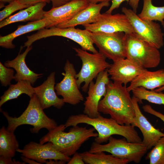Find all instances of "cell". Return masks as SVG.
Returning <instances> with one entry per match:
<instances>
[{"instance_id": "obj_25", "label": "cell", "mask_w": 164, "mask_h": 164, "mask_svg": "<svg viewBox=\"0 0 164 164\" xmlns=\"http://www.w3.org/2000/svg\"><path fill=\"white\" fill-rule=\"evenodd\" d=\"M32 84L29 81L21 80L15 84H11L8 89L5 91L0 97V107L7 101L18 97L25 94L30 97L35 94V91Z\"/></svg>"}, {"instance_id": "obj_39", "label": "cell", "mask_w": 164, "mask_h": 164, "mask_svg": "<svg viewBox=\"0 0 164 164\" xmlns=\"http://www.w3.org/2000/svg\"><path fill=\"white\" fill-rule=\"evenodd\" d=\"M67 162L66 161L62 160L50 159L47 160L46 163V164H64Z\"/></svg>"}, {"instance_id": "obj_7", "label": "cell", "mask_w": 164, "mask_h": 164, "mask_svg": "<svg viewBox=\"0 0 164 164\" xmlns=\"http://www.w3.org/2000/svg\"><path fill=\"white\" fill-rule=\"evenodd\" d=\"M73 49L82 62L81 69L76 75L77 84L80 89L81 84L84 82L82 89L85 92L93 79L96 78L100 73L108 69L111 64L106 61V57L99 52L91 53L82 49Z\"/></svg>"}, {"instance_id": "obj_32", "label": "cell", "mask_w": 164, "mask_h": 164, "mask_svg": "<svg viewBox=\"0 0 164 164\" xmlns=\"http://www.w3.org/2000/svg\"><path fill=\"white\" fill-rule=\"evenodd\" d=\"M140 0H112V4L109 9L105 13L111 14L113 11L119 7L124 2L126 1L132 8V10L135 13L137 12Z\"/></svg>"}, {"instance_id": "obj_3", "label": "cell", "mask_w": 164, "mask_h": 164, "mask_svg": "<svg viewBox=\"0 0 164 164\" xmlns=\"http://www.w3.org/2000/svg\"><path fill=\"white\" fill-rule=\"evenodd\" d=\"M66 128L65 124L57 125L39 140V143L52 142L54 147L63 154L70 157L75 153L82 145L90 138L98 136V133L93 128L72 126L69 131L64 132Z\"/></svg>"}, {"instance_id": "obj_19", "label": "cell", "mask_w": 164, "mask_h": 164, "mask_svg": "<svg viewBox=\"0 0 164 164\" xmlns=\"http://www.w3.org/2000/svg\"><path fill=\"white\" fill-rule=\"evenodd\" d=\"M109 2L99 4L90 3L89 5L80 12L70 20L58 24L56 27L60 28L75 27L79 25L93 23L96 22L101 14V9L110 5Z\"/></svg>"}, {"instance_id": "obj_18", "label": "cell", "mask_w": 164, "mask_h": 164, "mask_svg": "<svg viewBox=\"0 0 164 164\" xmlns=\"http://www.w3.org/2000/svg\"><path fill=\"white\" fill-rule=\"evenodd\" d=\"M55 72H52L42 84L34 87L35 94L43 110L52 106L60 109L65 103L55 91Z\"/></svg>"}, {"instance_id": "obj_42", "label": "cell", "mask_w": 164, "mask_h": 164, "mask_svg": "<svg viewBox=\"0 0 164 164\" xmlns=\"http://www.w3.org/2000/svg\"><path fill=\"white\" fill-rule=\"evenodd\" d=\"M14 0H0V1L2 2L9 3H10Z\"/></svg>"}, {"instance_id": "obj_14", "label": "cell", "mask_w": 164, "mask_h": 164, "mask_svg": "<svg viewBox=\"0 0 164 164\" xmlns=\"http://www.w3.org/2000/svg\"><path fill=\"white\" fill-rule=\"evenodd\" d=\"M16 152L41 164L46 163L50 159L64 160L68 162L71 159L57 150L50 142L42 144L32 141L25 145L22 149H17Z\"/></svg>"}, {"instance_id": "obj_20", "label": "cell", "mask_w": 164, "mask_h": 164, "mask_svg": "<svg viewBox=\"0 0 164 164\" xmlns=\"http://www.w3.org/2000/svg\"><path fill=\"white\" fill-rule=\"evenodd\" d=\"M32 46L27 47L22 54L19 53L13 60L6 61L4 65L9 68H12L16 71L14 80L16 81L26 80L33 85L37 80L41 77L43 74H37L30 70L27 66L25 59L29 52L32 49Z\"/></svg>"}, {"instance_id": "obj_4", "label": "cell", "mask_w": 164, "mask_h": 164, "mask_svg": "<svg viewBox=\"0 0 164 164\" xmlns=\"http://www.w3.org/2000/svg\"><path fill=\"white\" fill-rule=\"evenodd\" d=\"M43 110L35 94L30 97L26 109L19 117L10 116L6 111H3L2 113L7 121L8 125L6 128L8 130L14 132L20 125H28L33 127L30 129V132L37 134L42 129L46 128L49 131L58 125L56 121L47 116Z\"/></svg>"}, {"instance_id": "obj_11", "label": "cell", "mask_w": 164, "mask_h": 164, "mask_svg": "<svg viewBox=\"0 0 164 164\" xmlns=\"http://www.w3.org/2000/svg\"><path fill=\"white\" fill-rule=\"evenodd\" d=\"M83 26L85 29L93 32H121L125 34L135 33L132 26L124 14H101L96 22Z\"/></svg>"}, {"instance_id": "obj_8", "label": "cell", "mask_w": 164, "mask_h": 164, "mask_svg": "<svg viewBox=\"0 0 164 164\" xmlns=\"http://www.w3.org/2000/svg\"><path fill=\"white\" fill-rule=\"evenodd\" d=\"M91 33L86 29L82 30L75 27L45 28L38 30L35 34L27 36V40L24 44L26 46H30L34 42L41 39L51 36H60L73 40L80 45L84 50L93 53H97L98 52L94 46Z\"/></svg>"}, {"instance_id": "obj_22", "label": "cell", "mask_w": 164, "mask_h": 164, "mask_svg": "<svg viewBox=\"0 0 164 164\" xmlns=\"http://www.w3.org/2000/svg\"><path fill=\"white\" fill-rule=\"evenodd\" d=\"M51 27V23L47 19L29 22L25 25H19L13 32L7 35L0 37V46L7 49H13L15 46L12 41L16 38L31 32Z\"/></svg>"}, {"instance_id": "obj_30", "label": "cell", "mask_w": 164, "mask_h": 164, "mask_svg": "<svg viewBox=\"0 0 164 164\" xmlns=\"http://www.w3.org/2000/svg\"><path fill=\"white\" fill-rule=\"evenodd\" d=\"M28 7L27 5L22 4L16 0L11 2L0 12V21L10 16L11 14L16 11Z\"/></svg>"}, {"instance_id": "obj_13", "label": "cell", "mask_w": 164, "mask_h": 164, "mask_svg": "<svg viewBox=\"0 0 164 164\" xmlns=\"http://www.w3.org/2000/svg\"><path fill=\"white\" fill-rule=\"evenodd\" d=\"M109 76L107 69L103 71L98 74L95 83L92 81L89 85L88 96L84 103L83 113L90 118H96L101 115L98 111V104L106 93L107 86L110 81Z\"/></svg>"}, {"instance_id": "obj_21", "label": "cell", "mask_w": 164, "mask_h": 164, "mask_svg": "<svg viewBox=\"0 0 164 164\" xmlns=\"http://www.w3.org/2000/svg\"><path fill=\"white\" fill-rule=\"evenodd\" d=\"M164 85V69L154 71L146 69L131 82L127 88L129 92L139 87L152 91Z\"/></svg>"}, {"instance_id": "obj_10", "label": "cell", "mask_w": 164, "mask_h": 164, "mask_svg": "<svg viewBox=\"0 0 164 164\" xmlns=\"http://www.w3.org/2000/svg\"><path fill=\"white\" fill-rule=\"evenodd\" d=\"M91 36L99 52L106 58L113 62L126 58V39L124 32H91Z\"/></svg>"}, {"instance_id": "obj_15", "label": "cell", "mask_w": 164, "mask_h": 164, "mask_svg": "<svg viewBox=\"0 0 164 164\" xmlns=\"http://www.w3.org/2000/svg\"><path fill=\"white\" fill-rule=\"evenodd\" d=\"M146 69L126 58L114 61L107 70L113 82L126 86Z\"/></svg>"}, {"instance_id": "obj_40", "label": "cell", "mask_w": 164, "mask_h": 164, "mask_svg": "<svg viewBox=\"0 0 164 164\" xmlns=\"http://www.w3.org/2000/svg\"><path fill=\"white\" fill-rule=\"evenodd\" d=\"M90 3H97L99 2H109L112 0H87Z\"/></svg>"}, {"instance_id": "obj_1", "label": "cell", "mask_w": 164, "mask_h": 164, "mask_svg": "<svg viewBox=\"0 0 164 164\" xmlns=\"http://www.w3.org/2000/svg\"><path fill=\"white\" fill-rule=\"evenodd\" d=\"M98 111L121 125H131L135 116L134 106L126 86L110 80L106 93L100 101Z\"/></svg>"}, {"instance_id": "obj_29", "label": "cell", "mask_w": 164, "mask_h": 164, "mask_svg": "<svg viewBox=\"0 0 164 164\" xmlns=\"http://www.w3.org/2000/svg\"><path fill=\"white\" fill-rule=\"evenodd\" d=\"M145 159L149 160L150 164H164V136L159 140Z\"/></svg>"}, {"instance_id": "obj_35", "label": "cell", "mask_w": 164, "mask_h": 164, "mask_svg": "<svg viewBox=\"0 0 164 164\" xmlns=\"http://www.w3.org/2000/svg\"><path fill=\"white\" fill-rule=\"evenodd\" d=\"M20 3L27 5L28 7L42 2L49 3L50 0H16Z\"/></svg>"}, {"instance_id": "obj_16", "label": "cell", "mask_w": 164, "mask_h": 164, "mask_svg": "<svg viewBox=\"0 0 164 164\" xmlns=\"http://www.w3.org/2000/svg\"><path fill=\"white\" fill-rule=\"evenodd\" d=\"M132 99L135 116L131 125L140 130L143 137L142 142L148 150L150 149L161 138L164 136V133L153 126L142 113L139 107L138 99L133 96Z\"/></svg>"}, {"instance_id": "obj_38", "label": "cell", "mask_w": 164, "mask_h": 164, "mask_svg": "<svg viewBox=\"0 0 164 164\" xmlns=\"http://www.w3.org/2000/svg\"><path fill=\"white\" fill-rule=\"evenodd\" d=\"M21 159L22 161L26 163L29 164H41L40 163L31 159L22 156H21Z\"/></svg>"}, {"instance_id": "obj_6", "label": "cell", "mask_w": 164, "mask_h": 164, "mask_svg": "<svg viewBox=\"0 0 164 164\" xmlns=\"http://www.w3.org/2000/svg\"><path fill=\"white\" fill-rule=\"evenodd\" d=\"M125 34L126 58L145 69L158 66L161 60L158 49L140 39L135 33Z\"/></svg>"}, {"instance_id": "obj_34", "label": "cell", "mask_w": 164, "mask_h": 164, "mask_svg": "<svg viewBox=\"0 0 164 164\" xmlns=\"http://www.w3.org/2000/svg\"><path fill=\"white\" fill-rule=\"evenodd\" d=\"M85 163L79 153L77 152L73 155L67 164H84Z\"/></svg>"}, {"instance_id": "obj_33", "label": "cell", "mask_w": 164, "mask_h": 164, "mask_svg": "<svg viewBox=\"0 0 164 164\" xmlns=\"http://www.w3.org/2000/svg\"><path fill=\"white\" fill-rule=\"evenodd\" d=\"M142 108L145 112L159 118L164 122V114L155 110L150 105H144L142 106Z\"/></svg>"}, {"instance_id": "obj_43", "label": "cell", "mask_w": 164, "mask_h": 164, "mask_svg": "<svg viewBox=\"0 0 164 164\" xmlns=\"http://www.w3.org/2000/svg\"><path fill=\"white\" fill-rule=\"evenodd\" d=\"M164 28V24L162 25Z\"/></svg>"}, {"instance_id": "obj_9", "label": "cell", "mask_w": 164, "mask_h": 164, "mask_svg": "<svg viewBox=\"0 0 164 164\" xmlns=\"http://www.w3.org/2000/svg\"><path fill=\"white\" fill-rule=\"evenodd\" d=\"M121 11L140 39L158 49L163 46L164 34L159 23L154 21L142 20L132 9L125 7L122 8Z\"/></svg>"}, {"instance_id": "obj_31", "label": "cell", "mask_w": 164, "mask_h": 164, "mask_svg": "<svg viewBox=\"0 0 164 164\" xmlns=\"http://www.w3.org/2000/svg\"><path fill=\"white\" fill-rule=\"evenodd\" d=\"M14 70L7 67L0 62V80L2 86L6 87L11 85V81L15 79Z\"/></svg>"}, {"instance_id": "obj_24", "label": "cell", "mask_w": 164, "mask_h": 164, "mask_svg": "<svg viewBox=\"0 0 164 164\" xmlns=\"http://www.w3.org/2000/svg\"><path fill=\"white\" fill-rule=\"evenodd\" d=\"M19 144L14 132L3 126L0 129V156L13 158L15 155Z\"/></svg>"}, {"instance_id": "obj_37", "label": "cell", "mask_w": 164, "mask_h": 164, "mask_svg": "<svg viewBox=\"0 0 164 164\" xmlns=\"http://www.w3.org/2000/svg\"><path fill=\"white\" fill-rule=\"evenodd\" d=\"M12 158L0 156V164H14V159H12Z\"/></svg>"}, {"instance_id": "obj_2", "label": "cell", "mask_w": 164, "mask_h": 164, "mask_svg": "<svg viewBox=\"0 0 164 164\" xmlns=\"http://www.w3.org/2000/svg\"><path fill=\"white\" fill-rule=\"evenodd\" d=\"M80 124H86L93 126L97 132L98 135L95 142L101 144L106 142L113 135H118L132 142H141L142 140L135 127L131 125H121L111 118H104L101 115L91 118L84 114L72 115L69 117L65 124L67 128Z\"/></svg>"}, {"instance_id": "obj_27", "label": "cell", "mask_w": 164, "mask_h": 164, "mask_svg": "<svg viewBox=\"0 0 164 164\" xmlns=\"http://www.w3.org/2000/svg\"><path fill=\"white\" fill-rule=\"evenodd\" d=\"M142 19L150 21H158L164 24V6L154 5L152 0H143V6L141 12L138 15Z\"/></svg>"}, {"instance_id": "obj_28", "label": "cell", "mask_w": 164, "mask_h": 164, "mask_svg": "<svg viewBox=\"0 0 164 164\" xmlns=\"http://www.w3.org/2000/svg\"><path fill=\"white\" fill-rule=\"evenodd\" d=\"M132 91L133 96L138 99L139 103H142V100H144L151 103L164 105V93L161 92L149 91L142 87H137Z\"/></svg>"}, {"instance_id": "obj_26", "label": "cell", "mask_w": 164, "mask_h": 164, "mask_svg": "<svg viewBox=\"0 0 164 164\" xmlns=\"http://www.w3.org/2000/svg\"><path fill=\"white\" fill-rule=\"evenodd\" d=\"M85 163L87 164H126L128 160L118 158L104 152L92 153L86 151L79 153Z\"/></svg>"}, {"instance_id": "obj_12", "label": "cell", "mask_w": 164, "mask_h": 164, "mask_svg": "<svg viewBox=\"0 0 164 164\" xmlns=\"http://www.w3.org/2000/svg\"><path fill=\"white\" fill-rule=\"evenodd\" d=\"M65 73L62 80L56 84L55 89L57 95H60L65 103L76 105L83 101L84 98L76 81V72L73 64L67 60L64 67Z\"/></svg>"}, {"instance_id": "obj_5", "label": "cell", "mask_w": 164, "mask_h": 164, "mask_svg": "<svg viewBox=\"0 0 164 164\" xmlns=\"http://www.w3.org/2000/svg\"><path fill=\"white\" fill-rule=\"evenodd\" d=\"M108 141L105 144L93 142L88 152L92 153L106 152L118 158L127 159L129 162L138 163L148 150L142 142H131L125 138L117 139L111 136Z\"/></svg>"}, {"instance_id": "obj_23", "label": "cell", "mask_w": 164, "mask_h": 164, "mask_svg": "<svg viewBox=\"0 0 164 164\" xmlns=\"http://www.w3.org/2000/svg\"><path fill=\"white\" fill-rule=\"evenodd\" d=\"M46 3L42 2L30 6L8 17L0 22V28L19 22H33L44 18L45 11L43 9Z\"/></svg>"}, {"instance_id": "obj_36", "label": "cell", "mask_w": 164, "mask_h": 164, "mask_svg": "<svg viewBox=\"0 0 164 164\" xmlns=\"http://www.w3.org/2000/svg\"><path fill=\"white\" fill-rule=\"evenodd\" d=\"M72 0H50L52 3V8L57 7L64 5Z\"/></svg>"}, {"instance_id": "obj_41", "label": "cell", "mask_w": 164, "mask_h": 164, "mask_svg": "<svg viewBox=\"0 0 164 164\" xmlns=\"http://www.w3.org/2000/svg\"><path fill=\"white\" fill-rule=\"evenodd\" d=\"M155 91L157 92H160L164 91V85L159 88H157L154 90Z\"/></svg>"}, {"instance_id": "obj_17", "label": "cell", "mask_w": 164, "mask_h": 164, "mask_svg": "<svg viewBox=\"0 0 164 164\" xmlns=\"http://www.w3.org/2000/svg\"><path fill=\"white\" fill-rule=\"evenodd\" d=\"M90 3L87 0H72L67 3L45 11L44 18L49 19L51 27L67 21L87 7Z\"/></svg>"}]
</instances>
